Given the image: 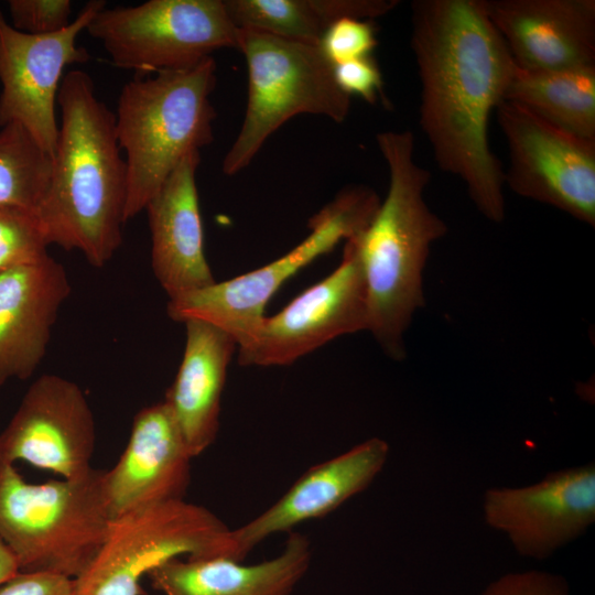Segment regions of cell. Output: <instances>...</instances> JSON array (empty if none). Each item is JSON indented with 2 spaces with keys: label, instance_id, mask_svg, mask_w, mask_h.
<instances>
[{
  "label": "cell",
  "instance_id": "9",
  "mask_svg": "<svg viewBox=\"0 0 595 595\" xmlns=\"http://www.w3.org/2000/svg\"><path fill=\"white\" fill-rule=\"evenodd\" d=\"M112 64L140 74L194 66L239 46L224 0H149L100 10L86 28Z\"/></svg>",
  "mask_w": 595,
  "mask_h": 595
},
{
  "label": "cell",
  "instance_id": "8",
  "mask_svg": "<svg viewBox=\"0 0 595 595\" xmlns=\"http://www.w3.org/2000/svg\"><path fill=\"white\" fill-rule=\"evenodd\" d=\"M379 204L376 192L367 186L342 190L310 219L311 232L289 252L242 275L169 299V317L178 323H209L241 346L264 318L267 303L282 284L342 240L365 230Z\"/></svg>",
  "mask_w": 595,
  "mask_h": 595
},
{
  "label": "cell",
  "instance_id": "20",
  "mask_svg": "<svg viewBox=\"0 0 595 595\" xmlns=\"http://www.w3.org/2000/svg\"><path fill=\"white\" fill-rule=\"evenodd\" d=\"M312 560L306 536L292 531L282 551L253 564L230 558L172 559L149 573L162 595H290Z\"/></svg>",
  "mask_w": 595,
  "mask_h": 595
},
{
  "label": "cell",
  "instance_id": "12",
  "mask_svg": "<svg viewBox=\"0 0 595 595\" xmlns=\"http://www.w3.org/2000/svg\"><path fill=\"white\" fill-rule=\"evenodd\" d=\"M368 331L365 275L354 237L345 241L338 267L272 316H264L237 347L241 366L291 365L326 343Z\"/></svg>",
  "mask_w": 595,
  "mask_h": 595
},
{
  "label": "cell",
  "instance_id": "30",
  "mask_svg": "<svg viewBox=\"0 0 595 595\" xmlns=\"http://www.w3.org/2000/svg\"><path fill=\"white\" fill-rule=\"evenodd\" d=\"M0 595H73V580L48 573L19 572L1 585Z\"/></svg>",
  "mask_w": 595,
  "mask_h": 595
},
{
  "label": "cell",
  "instance_id": "14",
  "mask_svg": "<svg viewBox=\"0 0 595 595\" xmlns=\"http://www.w3.org/2000/svg\"><path fill=\"white\" fill-rule=\"evenodd\" d=\"M484 515L520 555L545 559L594 522L595 466L553 472L527 487L488 489Z\"/></svg>",
  "mask_w": 595,
  "mask_h": 595
},
{
  "label": "cell",
  "instance_id": "24",
  "mask_svg": "<svg viewBox=\"0 0 595 595\" xmlns=\"http://www.w3.org/2000/svg\"><path fill=\"white\" fill-rule=\"evenodd\" d=\"M52 158L20 125L0 128V205L36 212L48 186Z\"/></svg>",
  "mask_w": 595,
  "mask_h": 595
},
{
  "label": "cell",
  "instance_id": "26",
  "mask_svg": "<svg viewBox=\"0 0 595 595\" xmlns=\"http://www.w3.org/2000/svg\"><path fill=\"white\" fill-rule=\"evenodd\" d=\"M371 22L343 18L326 29L318 46L333 66L370 55L378 43Z\"/></svg>",
  "mask_w": 595,
  "mask_h": 595
},
{
  "label": "cell",
  "instance_id": "16",
  "mask_svg": "<svg viewBox=\"0 0 595 595\" xmlns=\"http://www.w3.org/2000/svg\"><path fill=\"white\" fill-rule=\"evenodd\" d=\"M518 67L556 71L595 65L594 0H484Z\"/></svg>",
  "mask_w": 595,
  "mask_h": 595
},
{
  "label": "cell",
  "instance_id": "22",
  "mask_svg": "<svg viewBox=\"0 0 595 595\" xmlns=\"http://www.w3.org/2000/svg\"><path fill=\"white\" fill-rule=\"evenodd\" d=\"M504 100L561 129L595 140V65L556 71L516 65Z\"/></svg>",
  "mask_w": 595,
  "mask_h": 595
},
{
  "label": "cell",
  "instance_id": "1",
  "mask_svg": "<svg viewBox=\"0 0 595 595\" xmlns=\"http://www.w3.org/2000/svg\"><path fill=\"white\" fill-rule=\"evenodd\" d=\"M411 48L421 85L419 122L436 165L463 182L485 218L501 223L504 170L488 123L516 64L484 0L412 1Z\"/></svg>",
  "mask_w": 595,
  "mask_h": 595
},
{
  "label": "cell",
  "instance_id": "28",
  "mask_svg": "<svg viewBox=\"0 0 595 595\" xmlns=\"http://www.w3.org/2000/svg\"><path fill=\"white\" fill-rule=\"evenodd\" d=\"M480 595H570L566 581L543 571L507 573L491 582Z\"/></svg>",
  "mask_w": 595,
  "mask_h": 595
},
{
  "label": "cell",
  "instance_id": "25",
  "mask_svg": "<svg viewBox=\"0 0 595 595\" xmlns=\"http://www.w3.org/2000/svg\"><path fill=\"white\" fill-rule=\"evenodd\" d=\"M48 246L34 212L0 205V274L45 260Z\"/></svg>",
  "mask_w": 595,
  "mask_h": 595
},
{
  "label": "cell",
  "instance_id": "19",
  "mask_svg": "<svg viewBox=\"0 0 595 595\" xmlns=\"http://www.w3.org/2000/svg\"><path fill=\"white\" fill-rule=\"evenodd\" d=\"M199 163L201 152L186 155L145 206L152 270L169 299L216 282L204 251Z\"/></svg>",
  "mask_w": 595,
  "mask_h": 595
},
{
  "label": "cell",
  "instance_id": "23",
  "mask_svg": "<svg viewBox=\"0 0 595 595\" xmlns=\"http://www.w3.org/2000/svg\"><path fill=\"white\" fill-rule=\"evenodd\" d=\"M231 21L250 29L318 45L326 29L342 19L339 0H224Z\"/></svg>",
  "mask_w": 595,
  "mask_h": 595
},
{
  "label": "cell",
  "instance_id": "27",
  "mask_svg": "<svg viewBox=\"0 0 595 595\" xmlns=\"http://www.w3.org/2000/svg\"><path fill=\"white\" fill-rule=\"evenodd\" d=\"M10 24L18 31L34 35L56 33L69 25V0H10Z\"/></svg>",
  "mask_w": 595,
  "mask_h": 595
},
{
  "label": "cell",
  "instance_id": "7",
  "mask_svg": "<svg viewBox=\"0 0 595 595\" xmlns=\"http://www.w3.org/2000/svg\"><path fill=\"white\" fill-rule=\"evenodd\" d=\"M181 556L241 561L231 528L203 506L171 500L110 519L101 547L73 580V595H140L143 576Z\"/></svg>",
  "mask_w": 595,
  "mask_h": 595
},
{
  "label": "cell",
  "instance_id": "5",
  "mask_svg": "<svg viewBox=\"0 0 595 595\" xmlns=\"http://www.w3.org/2000/svg\"><path fill=\"white\" fill-rule=\"evenodd\" d=\"M102 476L91 468L79 477L33 484L0 459V539L20 572L74 580L86 569L110 521Z\"/></svg>",
  "mask_w": 595,
  "mask_h": 595
},
{
  "label": "cell",
  "instance_id": "6",
  "mask_svg": "<svg viewBox=\"0 0 595 595\" xmlns=\"http://www.w3.org/2000/svg\"><path fill=\"white\" fill-rule=\"evenodd\" d=\"M238 50L248 67V102L240 130L223 161L234 175L256 156L266 140L300 113L343 122L350 97L336 83L334 66L318 45L240 29Z\"/></svg>",
  "mask_w": 595,
  "mask_h": 595
},
{
  "label": "cell",
  "instance_id": "2",
  "mask_svg": "<svg viewBox=\"0 0 595 595\" xmlns=\"http://www.w3.org/2000/svg\"><path fill=\"white\" fill-rule=\"evenodd\" d=\"M52 171L37 215L48 245L78 250L97 268L122 244L127 167L115 113L98 99L88 73H65Z\"/></svg>",
  "mask_w": 595,
  "mask_h": 595
},
{
  "label": "cell",
  "instance_id": "17",
  "mask_svg": "<svg viewBox=\"0 0 595 595\" xmlns=\"http://www.w3.org/2000/svg\"><path fill=\"white\" fill-rule=\"evenodd\" d=\"M389 451L385 440L371 437L310 467L269 508L232 529L239 560L269 537L327 516L365 490L382 470Z\"/></svg>",
  "mask_w": 595,
  "mask_h": 595
},
{
  "label": "cell",
  "instance_id": "29",
  "mask_svg": "<svg viewBox=\"0 0 595 595\" xmlns=\"http://www.w3.org/2000/svg\"><path fill=\"white\" fill-rule=\"evenodd\" d=\"M334 76L339 88L349 97H361L375 104L382 93V76L371 55L334 65Z\"/></svg>",
  "mask_w": 595,
  "mask_h": 595
},
{
  "label": "cell",
  "instance_id": "13",
  "mask_svg": "<svg viewBox=\"0 0 595 595\" xmlns=\"http://www.w3.org/2000/svg\"><path fill=\"white\" fill-rule=\"evenodd\" d=\"M95 445L94 413L80 387L46 374L32 382L0 432V459L75 478L93 468Z\"/></svg>",
  "mask_w": 595,
  "mask_h": 595
},
{
  "label": "cell",
  "instance_id": "4",
  "mask_svg": "<svg viewBox=\"0 0 595 595\" xmlns=\"http://www.w3.org/2000/svg\"><path fill=\"white\" fill-rule=\"evenodd\" d=\"M216 79L209 56L187 68L136 77L121 88L113 113L127 167L126 223L145 209L186 155L212 143Z\"/></svg>",
  "mask_w": 595,
  "mask_h": 595
},
{
  "label": "cell",
  "instance_id": "31",
  "mask_svg": "<svg viewBox=\"0 0 595 595\" xmlns=\"http://www.w3.org/2000/svg\"><path fill=\"white\" fill-rule=\"evenodd\" d=\"M19 572L20 571L15 558L0 539V586Z\"/></svg>",
  "mask_w": 595,
  "mask_h": 595
},
{
  "label": "cell",
  "instance_id": "3",
  "mask_svg": "<svg viewBox=\"0 0 595 595\" xmlns=\"http://www.w3.org/2000/svg\"><path fill=\"white\" fill-rule=\"evenodd\" d=\"M389 171L387 195L371 221L354 236L368 300V332L392 359L405 357L404 333L413 314L424 305L423 271L431 245L442 238L446 224L424 198L431 173L414 156L409 131L376 136Z\"/></svg>",
  "mask_w": 595,
  "mask_h": 595
},
{
  "label": "cell",
  "instance_id": "15",
  "mask_svg": "<svg viewBox=\"0 0 595 595\" xmlns=\"http://www.w3.org/2000/svg\"><path fill=\"white\" fill-rule=\"evenodd\" d=\"M192 459L167 402L142 408L133 418L118 462L104 470V497L110 519L139 508L184 499Z\"/></svg>",
  "mask_w": 595,
  "mask_h": 595
},
{
  "label": "cell",
  "instance_id": "11",
  "mask_svg": "<svg viewBox=\"0 0 595 595\" xmlns=\"http://www.w3.org/2000/svg\"><path fill=\"white\" fill-rule=\"evenodd\" d=\"M106 7L90 0L65 29L44 35L15 30L0 10V127L22 126L53 159L58 140L57 95L65 69L90 56L78 35Z\"/></svg>",
  "mask_w": 595,
  "mask_h": 595
},
{
  "label": "cell",
  "instance_id": "18",
  "mask_svg": "<svg viewBox=\"0 0 595 595\" xmlns=\"http://www.w3.org/2000/svg\"><path fill=\"white\" fill-rule=\"evenodd\" d=\"M71 290L65 268L51 256L0 274V387L37 369Z\"/></svg>",
  "mask_w": 595,
  "mask_h": 595
},
{
  "label": "cell",
  "instance_id": "10",
  "mask_svg": "<svg viewBox=\"0 0 595 595\" xmlns=\"http://www.w3.org/2000/svg\"><path fill=\"white\" fill-rule=\"evenodd\" d=\"M509 163L505 185L528 199L595 225V140L504 100L496 108Z\"/></svg>",
  "mask_w": 595,
  "mask_h": 595
},
{
  "label": "cell",
  "instance_id": "21",
  "mask_svg": "<svg viewBox=\"0 0 595 595\" xmlns=\"http://www.w3.org/2000/svg\"><path fill=\"white\" fill-rule=\"evenodd\" d=\"M183 324L184 353L164 400L195 458L216 440L221 394L237 344L229 334L209 323L190 320Z\"/></svg>",
  "mask_w": 595,
  "mask_h": 595
}]
</instances>
